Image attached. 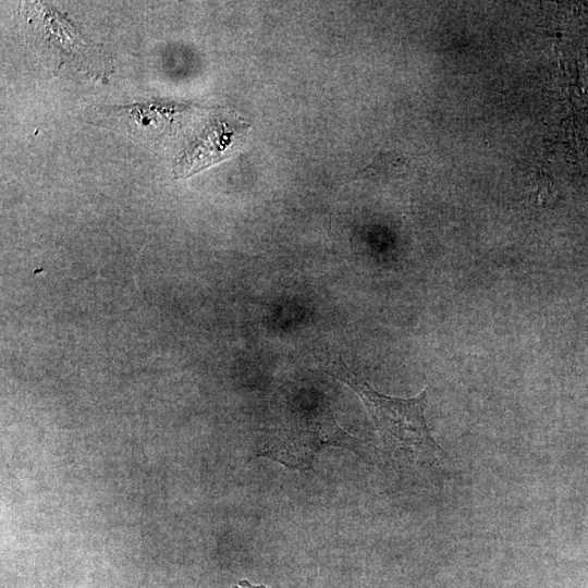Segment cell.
I'll use <instances>...</instances> for the list:
<instances>
[{"label":"cell","instance_id":"1","mask_svg":"<svg viewBox=\"0 0 588 588\" xmlns=\"http://www.w3.org/2000/svg\"><path fill=\"white\" fill-rule=\"evenodd\" d=\"M340 379L359 396L382 446L390 453L419 462L436 461L443 454L425 419L426 390L414 397L400 399L379 393L348 373H343Z\"/></svg>","mask_w":588,"mask_h":588},{"label":"cell","instance_id":"2","mask_svg":"<svg viewBox=\"0 0 588 588\" xmlns=\"http://www.w3.org/2000/svg\"><path fill=\"white\" fill-rule=\"evenodd\" d=\"M180 106L171 103H135L126 106L123 109L135 123L142 127H162V124L170 122L172 117L180 112Z\"/></svg>","mask_w":588,"mask_h":588},{"label":"cell","instance_id":"3","mask_svg":"<svg viewBox=\"0 0 588 588\" xmlns=\"http://www.w3.org/2000/svg\"><path fill=\"white\" fill-rule=\"evenodd\" d=\"M232 588H268V587H266L264 585L254 586L250 583H248L247 580H242V581L238 583V585L233 586Z\"/></svg>","mask_w":588,"mask_h":588}]
</instances>
